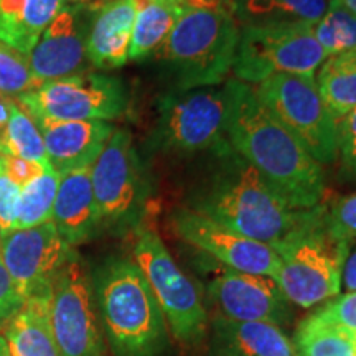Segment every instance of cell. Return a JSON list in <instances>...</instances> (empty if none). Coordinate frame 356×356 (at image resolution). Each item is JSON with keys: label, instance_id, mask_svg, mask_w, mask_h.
Returning <instances> with one entry per match:
<instances>
[{"label": "cell", "instance_id": "cell-1", "mask_svg": "<svg viewBox=\"0 0 356 356\" xmlns=\"http://www.w3.org/2000/svg\"><path fill=\"white\" fill-rule=\"evenodd\" d=\"M226 137L231 150L254 167L266 184L296 210L322 203L323 168L257 97L254 88L229 79Z\"/></svg>", "mask_w": 356, "mask_h": 356}, {"label": "cell", "instance_id": "cell-2", "mask_svg": "<svg viewBox=\"0 0 356 356\" xmlns=\"http://www.w3.org/2000/svg\"><path fill=\"white\" fill-rule=\"evenodd\" d=\"M215 155V170L191 193L190 210L270 248L300 225L309 210L292 208L231 147Z\"/></svg>", "mask_w": 356, "mask_h": 356}, {"label": "cell", "instance_id": "cell-3", "mask_svg": "<svg viewBox=\"0 0 356 356\" xmlns=\"http://www.w3.org/2000/svg\"><path fill=\"white\" fill-rule=\"evenodd\" d=\"M95 297L115 356H160L168 348L167 320L136 262L106 261L95 275Z\"/></svg>", "mask_w": 356, "mask_h": 356}, {"label": "cell", "instance_id": "cell-4", "mask_svg": "<svg viewBox=\"0 0 356 356\" xmlns=\"http://www.w3.org/2000/svg\"><path fill=\"white\" fill-rule=\"evenodd\" d=\"M239 25L220 3L186 7L159 50L175 91L220 86L233 70Z\"/></svg>", "mask_w": 356, "mask_h": 356}, {"label": "cell", "instance_id": "cell-5", "mask_svg": "<svg viewBox=\"0 0 356 356\" xmlns=\"http://www.w3.org/2000/svg\"><path fill=\"white\" fill-rule=\"evenodd\" d=\"M325 208H310L299 226L273 248L280 261L275 282L291 304L312 309L341 291L351 244L333 239L325 228Z\"/></svg>", "mask_w": 356, "mask_h": 356}, {"label": "cell", "instance_id": "cell-6", "mask_svg": "<svg viewBox=\"0 0 356 356\" xmlns=\"http://www.w3.org/2000/svg\"><path fill=\"white\" fill-rule=\"evenodd\" d=\"M91 181L101 229L136 231L150 197L149 177L131 132L115 129L91 167Z\"/></svg>", "mask_w": 356, "mask_h": 356}, {"label": "cell", "instance_id": "cell-7", "mask_svg": "<svg viewBox=\"0 0 356 356\" xmlns=\"http://www.w3.org/2000/svg\"><path fill=\"white\" fill-rule=\"evenodd\" d=\"M229 89L208 86L170 91L160 99L154 144L172 154L191 155L229 147L226 137Z\"/></svg>", "mask_w": 356, "mask_h": 356}, {"label": "cell", "instance_id": "cell-8", "mask_svg": "<svg viewBox=\"0 0 356 356\" xmlns=\"http://www.w3.org/2000/svg\"><path fill=\"white\" fill-rule=\"evenodd\" d=\"M327 53L314 35V25L239 26L234 79L259 84L274 74L315 78Z\"/></svg>", "mask_w": 356, "mask_h": 356}, {"label": "cell", "instance_id": "cell-9", "mask_svg": "<svg viewBox=\"0 0 356 356\" xmlns=\"http://www.w3.org/2000/svg\"><path fill=\"white\" fill-rule=\"evenodd\" d=\"M136 233L134 262L152 289L172 335L181 343H197L208 327V314L197 286L178 267L152 228L140 225Z\"/></svg>", "mask_w": 356, "mask_h": 356}, {"label": "cell", "instance_id": "cell-10", "mask_svg": "<svg viewBox=\"0 0 356 356\" xmlns=\"http://www.w3.org/2000/svg\"><path fill=\"white\" fill-rule=\"evenodd\" d=\"M262 104L305 147L320 165L338 157V121L333 118L315 78L274 74L254 88Z\"/></svg>", "mask_w": 356, "mask_h": 356}, {"label": "cell", "instance_id": "cell-11", "mask_svg": "<svg viewBox=\"0 0 356 356\" xmlns=\"http://www.w3.org/2000/svg\"><path fill=\"white\" fill-rule=\"evenodd\" d=\"M30 115L58 121H115L126 114L129 95L122 79L101 73H79L43 83L19 96Z\"/></svg>", "mask_w": 356, "mask_h": 356}, {"label": "cell", "instance_id": "cell-12", "mask_svg": "<svg viewBox=\"0 0 356 356\" xmlns=\"http://www.w3.org/2000/svg\"><path fill=\"white\" fill-rule=\"evenodd\" d=\"M50 322L60 356H102L92 284L76 254L51 286Z\"/></svg>", "mask_w": 356, "mask_h": 356}, {"label": "cell", "instance_id": "cell-13", "mask_svg": "<svg viewBox=\"0 0 356 356\" xmlns=\"http://www.w3.org/2000/svg\"><path fill=\"white\" fill-rule=\"evenodd\" d=\"M78 252L51 221L25 229L0 231V256L22 299L50 292L53 280Z\"/></svg>", "mask_w": 356, "mask_h": 356}, {"label": "cell", "instance_id": "cell-14", "mask_svg": "<svg viewBox=\"0 0 356 356\" xmlns=\"http://www.w3.org/2000/svg\"><path fill=\"white\" fill-rule=\"evenodd\" d=\"M170 225L181 241L207 252L228 269L274 280L277 277L280 261L274 249L264 243L234 233L190 208L173 211Z\"/></svg>", "mask_w": 356, "mask_h": 356}, {"label": "cell", "instance_id": "cell-15", "mask_svg": "<svg viewBox=\"0 0 356 356\" xmlns=\"http://www.w3.org/2000/svg\"><path fill=\"white\" fill-rule=\"evenodd\" d=\"M91 17L92 7L86 3L65 6L44 29L26 56L35 88L60 78L86 73L91 65L88 60Z\"/></svg>", "mask_w": 356, "mask_h": 356}, {"label": "cell", "instance_id": "cell-16", "mask_svg": "<svg viewBox=\"0 0 356 356\" xmlns=\"http://www.w3.org/2000/svg\"><path fill=\"white\" fill-rule=\"evenodd\" d=\"M208 296L220 315L238 322L287 325L292 318L291 302L274 279L266 275L221 270L208 284Z\"/></svg>", "mask_w": 356, "mask_h": 356}, {"label": "cell", "instance_id": "cell-17", "mask_svg": "<svg viewBox=\"0 0 356 356\" xmlns=\"http://www.w3.org/2000/svg\"><path fill=\"white\" fill-rule=\"evenodd\" d=\"M43 136L48 162L60 175L92 167L115 131L106 121H58L32 115Z\"/></svg>", "mask_w": 356, "mask_h": 356}, {"label": "cell", "instance_id": "cell-18", "mask_svg": "<svg viewBox=\"0 0 356 356\" xmlns=\"http://www.w3.org/2000/svg\"><path fill=\"white\" fill-rule=\"evenodd\" d=\"M92 7L88 33V60L97 70L121 68L129 50L139 0H99Z\"/></svg>", "mask_w": 356, "mask_h": 356}, {"label": "cell", "instance_id": "cell-19", "mask_svg": "<svg viewBox=\"0 0 356 356\" xmlns=\"http://www.w3.org/2000/svg\"><path fill=\"white\" fill-rule=\"evenodd\" d=\"M51 222L71 248L89 241L99 233L101 221L92 191L91 167L61 175Z\"/></svg>", "mask_w": 356, "mask_h": 356}, {"label": "cell", "instance_id": "cell-20", "mask_svg": "<svg viewBox=\"0 0 356 356\" xmlns=\"http://www.w3.org/2000/svg\"><path fill=\"white\" fill-rule=\"evenodd\" d=\"M210 356H297V351L277 325L238 322L218 315Z\"/></svg>", "mask_w": 356, "mask_h": 356}, {"label": "cell", "instance_id": "cell-21", "mask_svg": "<svg viewBox=\"0 0 356 356\" xmlns=\"http://www.w3.org/2000/svg\"><path fill=\"white\" fill-rule=\"evenodd\" d=\"M51 291L32 296L3 327L10 356H60L50 322Z\"/></svg>", "mask_w": 356, "mask_h": 356}, {"label": "cell", "instance_id": "cell-22", "mask_svg": "<svg viewBox=\"0 0 356 356\" xmlns=\"http://www.w3.org/2000/svg\"><path fill=\"white\" fill-rule=\"evenodd\" d=\"M65 0H0V42L29 56Z\"/></svg>", "mask_w": 356, "mask_h": 356}, {"label": "cell", "instance_id": "cell-23", "mask_svg": "<svg viewBox=\"0 0 356 356\" xmlns=\"http://www.w3.org/2000/svg\"><path fill=\"white\" fill-rule=\"evenodd\" d=\"M328 0H229L239 26L315 25L327 12Z\"/></svg>", "mask_w": 356, "mask_h": 356}, {"label": "cell", "instance_id": "cell-24", "mask_svg": "<svg viewBox=\"0 0 356 356\" xmlns=\"http://www.w3.org/2000/svg\"><path fill=\"white\" fill-rule=\"evenodd\" d=\"M186 7L181 0H139L129 60L139 61L159 53Z\"/></svg>", "mask_w": 356, "mask_h": 356}, {"label": "cell", "instance_id": "cell-25", "mask_svg": "<svg viewBox=\"0 0 356 356\" xmlns=\"http://www.w3.org/2000/svg\"><path fill=\"white\" fill-rule=\"evenodd\" d=\"M320 96L337 121L356 109V50L328 56L318 68Z\"/></svg>", "mask_w": 356, "mask_h": 356}, {"label": "cell", "instance_id": "cell-26", "mask_svg": "<svg viewBox=\"0 0 356 356\" xmlns=\"http://www.w3.org/2000/svg\"><path fill=\"white\" fill-rule=\"evenodd\" d=\"M297 356H356V337L314 315L305 317L293 337Z\"/></svg>", "mask_w": 356, "mask_h": 356}, {"label": "cell", "instance_id": "cell-27", "mask_svg": "<svg viewBox=\"0 0 356 356\" xmlns=\"http://www.w3.org/2000/svg\"><path fill=\"white\" fill-rule=\"evenodd\" d=\"M0 149L43 167H51L37 122L13 99L10 102V115H8V124Z\"/></svg>", "mask_w": 356, "mask_h": 356}, {"label": "cell", "instance_id": "cell-28", "mask_svg": "<svg viewBox=\"0 0 356 356\" xmlns=\"http://www.w3.org/2000/svg\"><path fill=\"white\" fill-rule=\"evenodd\" d=\"M60 180V173L50 167L22 188L15 229L33 228L51 221Z\"/></svg>", "mask_w": 356, "mask_h": 356}, {"label": "cell", "instance_id": "cell-29", "mask_svg": "<svg viewBox=\"0 0 356 356\" xmlns=\"http://www.w3.org/2000/svg\"><path fill=\"white\" fill-rule=\"evenodd\" d=\"M314 35L327 58L356 50V15L338 0H328L327 12L314 25Z\"/></svg>", "mask_w": 356, "mask_h": 356}, {"label": "cell", "instance_id": "cell-30", "mask_svg": "<svg viewBox=\"0 0 356 356\" xmlns=\"http://www.w3.org/2000/svg\"><path fill=\"white\" fill-rule=\"evenodd\" d=\"M33 88L29 58L0 42V95L20 96Z\"/></svg>", "mask_w": 356, "mask_h": 356}, {"label": "cell", "instance_id": "cell-31", "mask_svg": "<svg viewBox=\"0 0 356 356\" xmlns=\"http://www.w3.org/2000/svg\"><path fill=\"white\" fill-rule=\"evenodd\" d=\"M325 228L337 241L346 244L356 241V193L327 204Z\"/></svg>", "mask_w": 356, "mask_h": 356}, {"label": "cell", "instance_id": "cell-32", "mask_svg": "<svg viewBox=\"0 0 356 356\" xmlns=\"http://www.w3.org/2000/svg\"><path fill=\"white\" fill-rule=\"evenodd\" d=\"M312 315L356 337V292L338 293Z\"/></svg>", "mask_w": 356, "mask_h": 356}, {"label": "cell", "instance_id": "cell-33", "mask_svg": "<svg viewBox=\"0 0 356 356\" xmlns=\"http://www.w3.org/2000/svg\"><path fill=\"white\" fill-rule=\"evenodd\" d=\"M340 177L356 184V109L338 121V157Z\"/></svg>", "mask_w": 356, "mask_h": 356}, {"label": "cell", "instance_id": "cell-34", "mask_svg": "<svg viewBox=\"0 0 356 356\" xmlns=\"http://www.w3.org/2000/svg\"><path fill=\"white\" fill-rule=\"evenodd\" d=\"M22 186L17 185L0 167V231L15 229Z\"/></svg>", "mask_w": 356, "mask_h": 356}, {"label": "cell", "instance_id": "cell-35", "mask_svg": "<svg viewBox=\"0 0 356 356\" xmlns=\"http://www.w3.org/2000/svg\"><path fill=\"white\" fill-rule=\"evenodd\" d=\"M0 167H2L3 172H6L17 185H20L22 188H24L25 185H29L33 178H37L40 173H43L47 168H50L40 165V163L30 162V160L17 157V155L8 154L2 149H0Z\"/></svg>", "mask_w": 356, "mask_h": 356}, {"label": "cell", "instance_id": "cell-36", "mask_svg": "<svg viewBox=\"0 0 356 356\" xmlns=\"http://www.w3.org/2000/svg\"><path fill=\"white\" fill-rule=\"evenodd\" d=\"M22 304H24V299L17 291L15 284L12 282L0 256V332L3 330L8 320L19 312Z\"/></svg>", "mask_w": 356, "mask_h": 356}, {"label": "cell", "instance_id": "cell-37", "mask_svg": "<svg viewBox=\"0 0 356 356\" xmlns=\"http://www.w3.org/2000/svg\"><path fill=\"white\" fill-rule=\"evenodd\" d=\"M341 287H345L346 292H356V244L350 249V254L346 257Z\"/></svg>", "mask_w": 356, "mask_h": 356}, {"label": "cell", "instance_id": "cell-38", "mask_svg": "<svg viewBox=\"0 0 356 356\" xmlns=\"http://www.w3.org/2000/svg\"><path fill=\"white\" fill-rule=\"evenodd\" d=\"M10 102H12V97L0 95V145H2L3 134H6V129L8 124V115H10Z\"/></svg>", "mask_w": 356, "mask_h": 356}, {"label": "cell", "instance_id": "cell-39", "mask_svg": "<svg viewBox=\"0 0 356 356\" xmlns=\"http://www.w3.org/2000/svg\"><path fill=\"white\" fill-rule=\"evenodd\" d=\"M188 7H200V6H213V0H181Z\"/></svg>", "mask_w": 356, "mask_h": 356}, {"label": "cell", "instance_id": "cell-40", "mask_svg": "<svg viewBox=\"0 0 356 356\" xmlns=\"http://www.w3.org/2000/svg\"><path fill=\"white\" fill-rule=\"evenodd\" d=\"M0 356H10V350H8L7 340L2 332H0Z\"/></svg>", "mask_w": 356, "mask_h": 356}, {"label": "cell", "instance_id": "cell-41", "mask_svg": "<svg viewBox=\"0 0 356 356\" xmlns=\"http://www.w3.org/2000/svg\"><path fill=\"white\" fill-rule=\"evenodd\" d=\"M338 2H340L345 8H348L353 15H356V0H338Z\"/></svg>", "mask_w": 356, "mask_h": 356}, {"label": "cell", "instance_id": "cell-42", "mask_svg": "<svg viewBox=\"0 0 356 356\" xmlns=\"http://www.w3.org/2000/svg\"><path fill=\"white\" fill-rule=\"evenodd\" d=\"M88 2H92V0H65V6L66 3H70V6H76V3H88Z\"/></svg>", "mask_w": 356, "mask_h": 356}, {"label": "cell", "instance_id": "cell-43", "mask_svg": "<svg viewBox=\"0 0 356 356\" xmlns=\"http://www.w3.org/2000/svg\"><path fill=\"white\" fill-rule=\"evenodd\" d=\"M213 2H215V3H220V6H222V7H225V6H226V3H228V2H229V0H213Z\"/></svg>", "mask_w": 356, "mask_h": 356}]
</instances>
